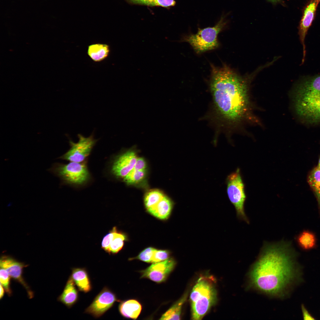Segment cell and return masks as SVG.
Masks as SVG:
<instances>
[{
  "instance_id": "obj_7",
  "label": "cell",
  "mask_w": 320,
  "mask_h": 320,
  "mask_svg": "<svg viewBox=\"0 0 320 320\" xmlns=\"http://www.w3.org/2000/svg\"><path fill=\"white\" fill-rule=\"evenodd\" d=\"M295 108L298 116L306 122L320 123V93L296 94Z\"/></svg>"
},
{
  "instance_id": "obj_14",
  "label": "cell",
  "mask_w": 320,
  "mask_h": 320,
  "mask_svg": "<svg viewBox=\"0 0 320 320\" xmlns=\"http://www.w3.org/2000/svg\"><path fill=\"white\" fill-rule=\"evenodd\" d=\"M126 238L125 234L117 231L116 227H113L104 237L105 244L108 247L107 252L109 254L118 253L123 248Z\"/></svg>"
},
{
  "instance_id": "obj_8",
  "label": "cell",
  "mask_w": 320,
  "mask_h": 320,
  "mask_svg": "<svg viewBox=\"0 0 320 320\" xmlns=\"http://www.w3.org/2000/svg\"><path fill=\"white\" fill-rule=\"evenodd\" d=\"M78 142L75 143L70 140L71 148L59 158L70 162H82L89 155L97 140L93 135L85 137L80 134L78 135Z\"/></svg>"
},
{
  "instance_id": "obj_5",
  "label": "cell",
  "mask_w": 320,
  "mask_h": 320,
  "mask_svg": "<svg viewBox=\"0 0 320 320\" xmlns=\"http://www.w3.org/2000/svg\"><path fill=\"white\" fill-rule=\"evenodd\" d=\"M240 169L228 175L226 179L227 191L230 200L234 206L237 217L240 220L249 223V220L244 211V204L246 196L244 185Z\"/></svg>"
},
{
  "instance_id": "obj_24",
  "label": "cell",
  "mask_w": 320,
  "mask_h": 320,
  "mask_svg": "<svg viewBox=\"0 0 320 320\" xmlns=\"http://www.w3.org/2000/svg\"><path fill=\"white\" fill-rule=\"evenodd\" d=\"M129 4L146 6H159L166 8L173 7L176 4L175 0H125Z\"/></svg>"
},
{
  "instance_id": "obj_6",
  "label": "cell",
  "mask_w": 320,
  "mask_h": 320,
  "mask_svg": "<svg viewBox=\"0 0 320 320\" xmlns=\"http://www.w3.org/2000/svg\"><path fill=\"white\" fill-rule=\"evenodd\" d=\"M49 171L60 178L65 183L81 185L89 179L90 174L85 164L70 162L66 164H54Z\"/></svg>"
},
{
  "instance_id": "obj_18",
  "label": "cell",
  "mask_w": 320,
  "mask_h": 320,
  "mask_svg": "<svg viewBox=\"0 0 320 320\" xmlns=\"http://www.w3.org/2000/svg\"><path fill=\"white\" fill-rule=\"evenodd\" d=\"M75 284L71 277H70L58 298L60 301L69 308L74 305L78 300V292Z\"/></svg>"
},
{
  "instance_id": "obj_3",
  "label": "cell",
  "mask_w": 320,
  "mask_h": 320,
  "mask_svg": "<svg viewBox=\"0 0 320 320\" xmlns=\"http://www.w3.org/2000/svg\"><path fill=\"white\" fill-rule=\"evenodd\" d=\"M217 300V291L213 279L210 277H200L190 294L192 319H201Z\"/></svg>"
},
{
  "instance_id": "obj_12",
  "label": "cell",
  "mask_w": 320,
  "mask_h": 320,
  "mask_svg": "<svg viewBox=\"0 0 320 320\" xmlns=\"http://www.w3.org/2000/svg\"><path fill=\"white\" fill-rule=\"evenodd\" d=\"M137 158L134 151H127L114 160L111 167L112 173L117 177L123 178L133 169Z\"/></svg>"
},
{
  "instance_id": "obj_21",
  "label": "cell",
  "mask_w": 320,
  "mask_h": 320,
  "mask_svg": "<svg viewBox=\"0 0 320 320\" xmlns=\"http://www.w3.org/2000/svg\"><path fill=\"white\" fill-rule=\"evenodd\" d=\"M110 52L109 46L106 44L96 43L88 46L87 53L94 62H101L108 56Z\"/></svg>"
},
{
  "instance_id": "obj_20",
  "label": "cell",
  "mask_w": 320,
  "mask_h": 320,
  "mask_svg": "<svg viewBox=\"0 0 320 320\" xmlns=\"http://www.w3.org/2000/svg\"><path fill=\"white\" fill-rule=\"evenodd\" d=\"M173 207L171 200L165 195L154 207L148 210L152 215L161 219H166L169 216Z\"/></svg>"
},
{
  "instance_id": "obj_31",
  "label": "cell",
  "mask_w": 320,
  "mask_h": 320,
  "mask_svg": "<svg viewBox=\"0 0 320 320\" xmlns=\"http://www.w3.org/2000/svg\"><path fill=\"white\" fill-rule=\"evenodd\" d=\"M303 317L304 320H314L315 319L309 313L303 305H301Z\"/></svg>"
},
{
  "instance_id": "obj_22",
  "label": "cell",
  "mask_w": 320,
  "mask_h": 320,
  "mask_svg": "<svg viewBox=\"0 0 320 320\" xmlns=\"http://www.w3.org/2000/svg\"><path fill=\"white\" fill-rule=\"evenodd\" d=\"M188 294L187 292L184 294L180 299L162 315L159 319H180L183 306L187 300Z\"/></svg>"
},
{
  "instance_id": "obj_33",
  "label": "cell",
  "mask_w": 320,
  "mask_h": 320,
  "mask_svg": "<svg viewBox=\"0 0 320 320\" xmlns=\"http://www.w3.org/2000/svg\"><path fill=\"white\" fill-rule=\"evenodd\" d=\"M4 288L0 284V299H1L4 296Z\"/></svg>"
},
{
  "instance_id": "obj_11",
  "label": "cell",
  "mask_w": 320,
  "mask_h": 320,
  "mask_svg": "<svg viewBox=\"0 0 320 320\" xmlns=\"http://www.w3.org/2000/svg\"><path fill=\"white\" fill-rule=\"evenodd\" d=\"M319 2L317 0H310L303 9V14L298 27V34L303 47V57L302 64L304 62L306 51L305 39L308 29L315 17Z\"/></svg>"
},
{
  "instance_id": "obj_1",
  "label": "cell",
  "mask_w": 320,
  "mask_h": 320,
  "mask_svg": "<svg viewBox=\"0 0 320 320\" xmlns=\"http://www.w3.org/2000/svg\"><path fill=\"white\" fill-rule=\"evenodd\" d=\"M292 247L289 242L265 243L249 272V287L270 296L284 297L297 274Z\"/></svg>"
},
{
  "instance_id": "obj_30",
  "label": "cell",
  "mask_w": 320,
  "mask_h": 320,
  "mask_svg": "<svg viewBox=\"0 0 320 320\" xmlns=\"http://www.w3.org/2000/svg\"><path fill=\"white\" fill-rule=\"evenodd\" d=\"M147 164L145 159L141 157L137 158L133 169L137 170H146Z\"/></svg>"
},
{
  "instance_id": "obj_29",
  "label": "cell",
  "mask_w": 320,
  "mask_h": 320,
  "mask_svg": "<svg viewBox=\"0 0 320 320\" xmlns=\"http://www.w3.org/2000/svg\"><path fill=\"white\" fill-rule=\"evenodd\" d=\"M169 252L167 250L156 249L153 257L152 263H155L165 260L169 258Z\"/></svg>"
},
{
  "instance_id": "obj_15",
  "label": "cell",
  "mask_w": 320,
  "mask_h": 320,
  "mask_svg": "<svg viewBox=\"0 0 320 320\" xmlns=\"http://www.w3.org/2000/svg\"><path fill=\"white\" fill-rule=\"evenodd\" d=\"M296 94L320 93V75L303 77L295 89Z\"/></svg>"
},
{
  "instance_id": "obj_25",
  "label": "cell",
  "mask_w": 320,
  "mask_h": 320,
  "mask_svg": "<svg viewBox=\"0 0 320 320\" xmlns=\"http://www.w3.org/2000/svg\"><path fill=\"white\" fill-rule=\"evenodd\" d=\"M165 196L161 191L157 189L151 190L145 194V204L147 210L155 207Z\"/></svg>"
},
{
  "instance_id": "obj_28",
  "label": "cell",
  "mask_w": 320,
  "mask_h": 320,
  "mask_svg": "<svg viewBox=\"0 0 320 320\" xmlns=\"http://www.w3.org/2000/svg\"><path fill=\"white\" fill-rule=\"evenodd\" d=\"M0 268V284L3 286L8 294L10 295L12 293L10 287V276L6 270Z\"/></svg>"
},
{
  "instance_id": "obj_16",
  "label": "cell",
  "mask_w": 320,
  "mask_h": 320,
  "mask_svg": "<svg viewBox=\"0 0 320 320\" xmlns=\"http://www.w3.org/2000/svg\"><path fill=\"white\" fill-rule=\"evenodd\" d=\"M298 246L304 251L316 248L317 245V239L315 233L308 230H304L295 237Z\"/></svg>"
},
{
  "instance_id": "obj_26",
  "label": "cell",
  "mask_w": 320,
  "mask_h": 320,
  "mask_svg": "<svg viewBox=\"0 0 320 320\" xmlns=\"http://www.w3.org/2000/svg\"><path fill=\"white\" fill-rule=\"evenodd\" d=\"M146 175V170H137L133 169L123 178L124 181L128 185L137 183L142 181Z\"/></svg>"
},
{
  "instance_id": "obj_19",
  "label": "cell",
  "mask_w": 320,
  "mask_h": 320,
  "mask_svg": "<svg viewBox=\"0 0 320 320\" xmlns=\"http://www.w3.org/2000/svg\"><path fill=\"white\" fill-rule=\"evenodd\" d=\"M71 277L79 291L86 293L91 289L90 281L85 268H73Z\"/></svg>"
},
{
  "instance_id": "obj_9",
  "label": "cell",
  "mask_w": 320,
  "mask_h": 320,
  "mask_svg": "<svg viewBox=\"0 0 320 320\" xmlns=\"http://www.w3.org/2000/svg\"><path fill=\"white\" fill-rule=\"evenodd\" d=\"M176 264L175 260L171 258L153 263L140 271L141 277L147 278L157 283L163 282L173 270Z\"/></svg>"
},
{
  "instance_id": "obj_13",
  "label": "cell",
  "mask_w": 320,
  "mask_h": 320,
  "mask_svg": "<svg viewBox=\"0 0 320 320\" xmlns=\"http://www.w3.org/2000/svg\"><path fill=\"white\" fill-rule=\"evenodd\" d=\"M0 265L1 268L7 271L11 277L19 282L24 287L31 297L33 296L32 292L31 291L22 276L23 269L26 266L25 265L12 258L5 256L1 258Z\"/></svg>"
},
{
  "instance_id": "obj_2",
  "label": "cell",
  "mask_w": 320,
  "mask_h": 320,
  "mask_svg": "<svg viewBox=\"0 0 320 320\" xmlns=\"http://www.w3.org/2000/svg\"><path fill=\"white\" fill-rule=\"evenodd\" d=\"M210 86L215 107L225 119L231 122L247 116L249 108L247 80L224 64H211Z\"/></svg>"
},
{
  "instance_id": "obj_35",
  "label": "cell",
  "mask_w": 320,
  "mask_h": 320,
  "mask_svg": "<svg viewBox=\"0 0 320 320\" xmlns=\"http://www.w3.org/2000/svg\"><path fill=\"white\" fill-rule=\"evenodd\" d=\"M318 0V1H319V2H320V0Z\"/></svg>"
},
{
  "instance_id": "obj_34",
  "label": "cell",
  "mask_w": 320,
  "mask_h": 320,
  "mask_svg": "<svg viewBox=\"0 0 320 320\" xmlns=\"http://www.w3.org/2000/svg\"><path fill=\"white\" fill-rule=\"evenodd\" d=\"M318 168L320 169V158L318 164V166L317 167Z\"/></svg>"
},
{
  "instance_id": "obj_27",
  "label": "cell",
  "mask_w": 320,
  "mask_h": 320,
  "mask_svg": "<svg viewBox=\"0 0 320 320\" xmlns=\"http://www.w3.org/2000/svg\"><path fill=\"white\" fill-rule=\"evenodd\" d=\"M156 249L152 247L147 248L141 252L133 259H137L147 263H152L153 254Z\"/></svg>"
},
{
  "instance_id": "obj_10",
  "label": "cell",
  "mask_w": 320,
  "mask_h": 320,
  "mask_svg": "<svg viewBox=\"0 0 320 320\" xmlns=\"http://www.w3.org/2000/svg\"><path fill=\"white\" fill-rule=\"evenodd\" d=\"M117 300L115 294L105 287L86 309L85 312L95 317H99L111 308Z\"/></svg>"
},
{
  "instance_id": "obj_32",
  "label": "cell",
  "mask_w": 320,
  "mask_h": 320,
  "mask_svg": "<svg viewBox=\"0 0 320 320\" xmlns=\"http://www.w3.org/2000/svg\"><path fill=\"white\" fill-rule=\"evenodd\" d=\"M273 5L280 4L284 5L283 0H266Z\"/></svg>"
},
{
  "instance_id": "obj_17",
  "label": "cell",
  "mask_w": 320,
  "mask_h": 320,
  "mask_svg": "<svg viewBox=\"0 0 320 320\" xmlns=\"http://www.w3.org/2000/svg\"><path fill=\"white\" fill-rule=\"evenodd\" d=\"M119 309L121 315L124 317L136 319L141 312L142 307L138 301L130 299L121 302Z\"/></svg>"
},
{
  "instance_id": "obj_4",
  "label": "cell",
  "mask_w": 320,
  "mask_h": 320,
  "mask_svg": "<svg viewBox=\"0 0 320 320\" xmlns=\"http://www.w3.org/2000/svg\"><path fill=\"white\" fill-rule=\"evenodd\" d=\"M228 22L226 16L223 15L213 27L199 28L196 33L185 36L181 41L189 43L198 54L215 49L219 46L218 35L225 28Z\"/></svg>"
},
{
  "instance_id": "obj_23",
  "label": "cell",
  "mask_w": 320,
  "mask_h": 320,
  "mask_svg": "<svg viewBox=\"0 0 320 320\" xmlns=\"http://www.w3.org/2000/svg\"><path fill=\"white\" fill-rule=\"evenodd\" d=\"M308 182L316 198L320 215V169L317 167L314 168L309 174Z\"/></svg>"
}]
</instances>
